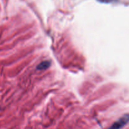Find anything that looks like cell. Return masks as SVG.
I'll use <instances>...</instances> for the list:
<instances>
[{
  "label": "cell",
  "mask_w": 129,
  "mask_h": 129,
  "mask_svg": "<svg viewBox=\"0 0 129 129\" xmlns=\"http://www.w3.org/2000/svg\"><path fill=\"white\" fill-rule=\"evenodd\" d=\"M129 116L128 114H125L122 116L120 118L113 123L108 129H122L128 123Z\"/></svg>",
  "instance_id": "cell-1"
},
{
  "label": "cell",
  "mask_w": 129,
  "mask_h": 129,
  "mask_svg": "<svg viewBox=\"0 0 129 129\" xmlns=\"http://www.w3.org/2000/svg\"><path fill=\"white\" fill-rule=\"evenodd\" d=\"M50 66V62L49 60H45L40 62L39 65L37 66V69L38 70H45L48 69Z\"/></svg>",
  "instance_id": "cell-2"
},
{
  "label": "cell",
  "mask_w": 129,
  "mask_h": 129,
  "mask_svg": "<svg viewBox=\"0 0 129 129\" xmlns=\"http://www.w3.org/2000/svg\"><path fill=\"white\" fill-rule=\"evenodd\" d=\"M97 1L100 3H102L109 4V3H114L118 2V0H97Z\"/></svg>",
  "instance_id": "cell-3"
}]
</instances>
